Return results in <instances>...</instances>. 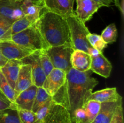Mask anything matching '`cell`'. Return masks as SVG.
<instances>
[{
  "label": "cell",
  "mask_w": 124,
  "mask_h": 123,
  "mask_svg": "<svg viewBox=\"0 0 124 123\" xmlns=\"http://www.w3.org/2000/svg\"><path fill=\"white\" fill-rule=\"evenodd\" d=\"M98 83V80L91 76L90 70L81 72L71 68L66 72L65 83L52 100L71 113L76 109L83 107Z\"/></svg>",
  "instance_id": "obj_1"
},
{
  "label": "cell",
  "mask_w": 124,
  "mask_h": 123,
  "mask_svg": "<svg viewBox=\"0 0 124 123\" xmlns=\"http://www.w3.org/2000/svg\"><path fill=\"white\" fill-rule=\"evenodd\" d=\"M44 10L35 25L47 48L71 43L66 18Z\"/></svg>",
  "instance_id": "obj_2"
},
{
  "label": "cell",
  "mask_w": 124,
  "mask_h": 123,
  "mask_svg": "<svg viewBox=\"0 0 124 123\" xmlns=\"http://www.w3.org/2000/svg\"><path fill=\"white\" fill-rule=\"evenodd\" d=\"M66 19L69 25L70 42L73 48L83 51L88 54V51L92 47L87 40V35L90 32L85 24L80 20L75 15V13Z\"/></svg>",
  "instance_id": "obj_3"
},
{
  "label": "cell",
  "mask_w": 124,
  "mask_h": 123,
  "mask_svg": "<svg viewBox=\"0 0 124 123\" xmlns=\"http://www.w3.org/2000/svg\"><path fill=\"white\" fill-rule=\"evenodd\" d=\"M12 41L24 48L33 51L47 48L46 44L35 27V24L25 30L10 36L7 39Z\"/></svg>",
  "instance_id": "obj_4"
},
{
  "label": "cell",
  "mask_w": 124,
  "mask_h": 123,
  "mask_svg": "<svg viewBox=\"0 0 124 123\" xmlns=\"http://www.w3.org/2000/svg\"><path fill=\"white\" fill-rule=\"evenodd\" d=\"M74 50L71 43L48 47L46 49V53L54 68L59 69L65 72L71 68V57Z\"/></svg>",
  "instance_id": "obj_5"
},
{
  "label": "cell",
  "mask_w": 124,
  "mask_h": 123,
  "mask_svg": "<svg viewBox=\"0 0 124 123\" xmlns=\"http://www.w3.org/2000/svg\"><path fill=\"white\" fill-rule=\"evenodd\" d=\"M34 52L12 41L0 40V54L8 60H22Z\"/></svg>",
  "instance_id": "obj_6"
},
{
  "label": "cell",
  "mask_w": 124,
  "mask_h": 123,
  "mask_svg": "<svg viewBox=\"0 0 124 123\" xmlns=\"http://www.w3.org/2000/svg\"><path fill=\"white\" fill-rule=\"evenodd\" d=\"M75 0H44V9L67 18L75 14L73 6Z\"/></svg>",
  "instance_id": "obj_7"
},
{
  "label": "cell",
  "mask_w": 124,
  "mask_h": 123,
  "mask_svg": "<svg viewBox=\"0 0 124 123\" xmlns=\"http://www.w3.org/2000/svg\"><path fill=\"white\" fill-rule=\"evenodd\" d=\"M65 78V71L54 68L48 75L46 76L42 88L52 97L64 84Z\"/></svg>",
  "instance_id": "obj_8"
},
{
  "label": "cell",
  "mask_w": 124,
  "mask_h": 123,
  "mask_svg": "<svg viewBox=\"0 0 124 123\" xmlns=\"http://www.w3.org/2000/svg\"><path fill=\"white\" fill-rule=\"evenodd\" d=\"M42 123H73L69 111L52 100Z\"/></svg>",
  "instance_id": "obj_9"
},
{
  "label": "cell",
  "mask_w": 124,
  "mask_h": 123,
  "mask_svg": "<svg viewBox=\"0 0 124 123\" xmlns=\"http://www.w3.org/2000/svg\"><path fill=\"white\" fill-rule=\"evenodd\" d=\"M76 8L75 15L82 22H87L92 19L93 14L103 7L102 5L93 0H75Z\"/></svg>",
  "instance_id": "obj_10"
},
{
  "label": "cell",
  "mask_w": 124,
  "mask_h": 123,
  "mask_svg": "<svg viewBox=\"0 0 124 123\" xmlns=\"http://www.w3.org/2000/svg\"><path fill=\"white\" fill-rule=\"evenodd\" d=\"M40 51H35L22 60V62L24 63H28L31 65L33 84L37 88L42 86L46 78V75L44 72L40 62Z\"/></svg>",
  "instance_id": "obj_11"
},
{
  "label": "cell",
  "mask_w": 124,
  "mask_h": 123,
  "mask_svg": "<svg viewBox=\"0 0 124 123\" xmlns=\"http://www.w3.org/2000/svg\"><path fill=\"white\" fill-rule=\"evenodd\" d=\"M22 3L16 0H0V15L12 22L23 18Z\"/></svg>",
  "instance_id": "obj_12"
},
{
  "label": "cell",
  "mask_w": 124,
  "mask_h": 123,
  "mask_svg": "<svg viewBox=\"0 0 124 123\" xmlns=\"http://www.w3.org/2000/svg\"><path fill=\"white\" fill-rule=\"evenodd\" d=\"M111 62L105 57L102 52L91 56L90 71L104 78H108L112 70Z\"/></svg>",
  "instance_id": "obj_13"
},
{
  "label": "cell",
  "mask_w": 124,
  "mask_h": 123,
  "mask_svg": "<svg viewBox=\"0 0 124 123\" xmlns=\"http://www.w3.org/2000/svg\"><path fill=\"white\" fill-rule=\"evenodd\" d=\"M33 84L31 65L23 63L20 66L18 78L15 87V98L21 92Z\"/></svg>",
  "instance_id": "obj_14"
},
{
  "label": "cell",
  "mask_w": 124,
  "mask_h": 123,
  "mask_svg": "<svg viewBox=\"0 0 124 123\" xmlns=\"http://www.w3.org/2000/svg\"><path fill=\"white\" fill-rule=\"evenodd\" d=\"M37 89V87L33 84L16 96L14 105L17 110H31Z\"/></svg>",
  "instance_id": "obj_15"
},
{
  "label": "cell",
  "mask_w": 124,
  "mask_h": 123,
  "mask_svg": "<svg viewBox=\"0 0 124 123\" xmlns=\"http://www.w3.org/2000/svg\"><path fill=\"white\" fill-rule=\"evenodd\" d=\"M122 104V99L116 101L102 102L98 115L91 123H110L117 107Z\"/></svg>",
  "instance_id": "obj_16"
},
{
  "label": "cell",
  "mask_w": 124,
  "mask_h": 123,
  "mask_svg": "<svg viewBox=\"0 0 124 123\" xmlns=\"http://www.w3.org/2000/svg\"><path fill=\"white\" fill-rule=\"evenodd\" d=\"M21 7L24 16L31 24H34L39 18L42 10L44 9V0L36 2L23 1Z\"/></svg>",
  "instance_id": "obj_17"
},
{
  "label": "cell",
  "mask_w": 124,
  "mask_h": 123,
  "mask_svg": "<svg viewBox=\"0 0 124 123\" xmlns=\"http://www.w3.org/2000/svg\"><path fill=\"white\" fill-rule=\"evenodd\" d=\"M23 63L22 60H9L1 68V72L14 90L19 74V68Z\"/></svg>",
  "instance_id": "obj_18"
},
{
  "label": "cell",
  "mask_w": 124,
  "mask_h": 123,
  "mask_svg": "<svg viewBox=\"0 0 124 123\" xmlns=\"http://www.w3.org/2000/svg\"><path fill=\"white\" fill-rule=\"evenodd\" d=\"M71 68L81 72L90 70L91 56L87 53L78 49H75L71 57Z\"/></svg>",
  "instance_id": "obj_19"
},
{
  "label": "cell",
  "mask_w": 124,
  "mask_h": 123,
  "mask_svg": "<svg viewBox=\"0 0 124 123\" xmlns=\"http://www.w3.org/2000/svg\"><path fill=\"white\" fill-rule=\"evenodd\" d=\"M122 99L116 88H107L102 90L92 92L88 97V100H94L98 102H111Z\"/></svg>",
  "instance_id": "obj_20"
},
{
  "label": "cell",
  "mask_w": 124,
  "mask_h": 123,
  "mask_svg": "<svg viewBox=\"0 0 124 123\" xmlns=\"http://www.w3.org/2000/svg\"><path fill=\"white\" fill-rule=\"evenodd\" d=\"M31 25H33V24L25 16L23 17L20 19H18V20H15L12 23L10 27L9 28V29L7 30V32L4 34V35L2 36L1 39L0 40L7 39L10 36L25 30Z\"/></svg>",
  "instance_id": "obj_21"
},
{
  "label": "cell",
  "mask_w": 124,
  "mask_h": 123,
  "mask_svg": "<svg viewBox=\"0 0 124 123\" xmlns=\"http://www.w3.org/2000/svg\"><path fill=\"white\" fill-rule=\"evenodd\" d=\"M0 123H21L16 108H8L0 111Z\"/></svg>",
  "instance_id": "obj_22"
},
{
  "label": "cell",
  "mask_w": 124,
  "mask_h": 123,
  "mask_svg": "<svg viewBox=\"0 0 124 123\" xmlns=\"http://www.w3.org/2000/svg\"><path fill=\"white\" fill-rule=\"evenodd\" d=\"M51 98H52V96L42 87L38 88L31 111L34 113H36V111L41 106H43L48 100Z\"/></svg>",
  "instance_id": "obj_23"
},
{
  "label": "cell",
  "mask_w": 124,
  "mask_h": 123,
  "mask_svg": "<svg viewBox=\"0 0 124 123\" xmlns=\"http://www.w3.org/2000/svg\"><path fill=\"white\" fill-rule=\"evenodd\" d=\"M0 92L10 102L14 104L15 100V92L14 89L10 85L1 71H0Z\"/></svg>",
  "instance_id": "obj_24"
},
{
  "label": "cell",
  "mask_w": 124,
  "mask_h": 123,
  "mask_svg": "<svg viewBox=\"0 0 124 123\" xmlns=\"http://www.w3.org/2000/svg\"><path fill=\"white\" fill-rule=\"evenodd\" d=\"M101 103L94 100H88L83 106L90 123L98 115L101 108Z\"/></svg>",
  "instance_id": "obj_25"
},
{
  "label": "cell",
  "mask_w": 124,
  "mask_h": 123,
  "mask_svg": "<svg viewBox=\"0 0 124 123\" xmlns=\"http://www.w3.org/2000/svg\"><path fill=\"white\" fill-rule=\"evenodd\" d=\"M101 36L107 44L116 42L118 36V32L115 23H112L106 27Z\"/></svg>",
  "instance_id": "obj_26"
},
{
  "label": "cell",
  "mask_w": 124,
  "mask_h": 123,
  "mask_svg": "<svg viewBox=\"0 0 124 123\" xmlns=\"http://www.w3.org/2000/svg\"><path fill=\"white\" fill-rule=\"evenodd\" d=\"M87 37L88 43H90L91 47L96 49L99 51L102 52L103 50L107 47V44L104 42L100 35L90 33L87 35Z\"/></svg>",
  "instance_id": "obj_27"
},
{
  "label": "cell",
  "mask_w": 124,
  "mask_h": 123,
  "mask_svg": "<svg viewBox=\"0 0 124 123\" xmlns=\"http://www.w3.org/2000/svg\"><path fill=\"white\" fill-rule=\"evenodd\" d=\"M39 59L43 71L46 76L48 75L51 71L54 69L53 64L51 62L49 57L46 53V49H42L39 51Z\"/></svg>",
  "instance_id": "obj_28"
},
{
  "label": "cell",
  "mask_w": 124,
  "mask_h": 123,
  "mask_svg": "<svg viewBox=\"0 0 124 123\" xmlns=\"http://www.w3.org/2000/svg\"><path fill=\"white\" fill-rule=\"evenodd\" d=\"M70 115L73 123H90L83 107L76 109Z\"/></svg>",
  "instance_id": "obj_29"
},
{
  "label": "cell",
  "mask_w": 124,
  "mask_h": 123,
  "mask_svg": "<svg viewBox=\"0 0 124 123\" xmlns=\"http://www.w3.org/2000/svg\"><path fill=\"white\" fill-rule=\"evenodd\" d=\"M21 123H38L36 115L31 110H18Z\"/></svg>",
  "instance_id": "obj_30"
},
{
  "label": "cell",
  "mask_w": 124,
  "mask_h": 123,
  "mask_svg": "<svg viewBox=\"0 0 124 123\" xmlns=\"http://www.w3.org/2000/svg\"><path fill=\"white\" fill-rule=\"evenodd\" d=\"M51 102H52V98L47 101L42 106H41L37 111H36L35 115H36V119L38 123H42L45 116L48 112V109L50 106Z\"/></svg>",
  "instance_id": "obj_31"
},
{
  "label": "cell",
  "mask_w": 124,
  "mask_h": 123,
  "mask_svg": "<svg viewBox=\"0 0 124 123\" xmlns=\"http://www.w3.org/2000/svg\"><path fill=\"white\" fill-rule=\"evenodd\" d=\"M12 23L13 22L0 15V39H1L2 36L9 29Z\"/></svg>",
  "instance_id": "obj_32"
},
{
  "label": "cell",
  "mask_w": 124,
  "mask_h": 123,
  "mask_svg": "<svg viewBox=\"0 0 124 123\" xmlns=\"http://www.w3.org/2000/svg\"><path fill=\"white\" fill-rule=\"evenodd\" d=\"M110 123H124V110L122 104L117 107L115 115Z\"/></svg>",
  "instance_id": "obj_33"
},
{
  "label": "cell",
  "mask_w": 124,
  "mask_h": 123,
  "mask_svg": "<svg viewBox=\"0 0 124 123\" xmlns=\"http://www.w3.org/2000/svg\"><path fill=\"white\" fill-rule=\"evenodd\" d=\"M8 108H16L14 104L9 101L0 92V111Z\"/></svg>",
  "instance_id": "obj_34"
},
{
  "label": "cell",
  "mask_w": 124,
  "mask_h": 123,
  "mask_svg": "<svg viewBox=\"0 0 124 123\" xmlns=\"http://www.w3.org/2000/svg\"><path fill=\"white\" fill-rule=\"evenodd\" d=\"M93 1L101 4V5H102L103 7L104 6H105V7H110L111 6V3L113 2V0H93Z\"/></svg>",
  "instance_id": "obj_35"
},
{
  "label": "cell",
  "mask_w": 124,
  "mask_h": 123,
  "mask_svg": "<svg viewBox=\"0 0 124 123\" xmlns=\"http://www.w3.org/2000/svg\"><path fill=\"white\" fill-rule=\"evenodd\" d=\"M7 61H8V60L0 54V67H2L7 63Z\"/></svg>",
  "instance_id": "obj_36"
},
{
  "label": "cell",
  "mask_w": 124,
  "mask_h": 123,
  "mask_svg": "<svg viewBox=\"0 0 124 123\" xmlns=\"http://www.w3.org/2000/svg\"><path fill=\"white\" fill-rule=\"evenodd\" d=\"M24 1H32V2H36V1H39L40 0H24Z\"/></svg>",
  "instance_id": "obj_37"
},
{
  "label": "cell",
  "mask_w": 124,
  "mask_h": 123,
  "mask_svg": "<svg viewBox=\"0 0 124 123\" xmlns=\"http://www.w3.org/2000/svg\"><path fill=\"white\" fill-rule=\"evenodd\" d=\"M16 1H18V2H23V1H24V0H16Z\"/></svg>",
  "instance_id": "obj_38"
},
{
  "label": "cell",
  "mask_w": 124,
  "mask_h": 123,
  "mask_svg": "<svg viewBox=\"0 0 124 123\" xmlns=\"http://www.w3.org/2000/svg\"><path fill=\"white\" fill-rule=\"evenodd\" d=\"M113 2H115V0H113Z\"/></svg>",
  "instance_id": "obj_39"
},
{
  "label": "cell",
  "mask_w": 124,
  "mask_h": 123,
  "mask_svg": "<svg viewBox=\"0 0 124 123\" xmlns=\"http://www.w3.org/2000/svg\"><path fill=\"white\" fill-rule=\"evenodd\" d=\"M0 71H1V67H0Z\"/></svg>",
  "instance_id": "obj_40"
}]
</instances>
